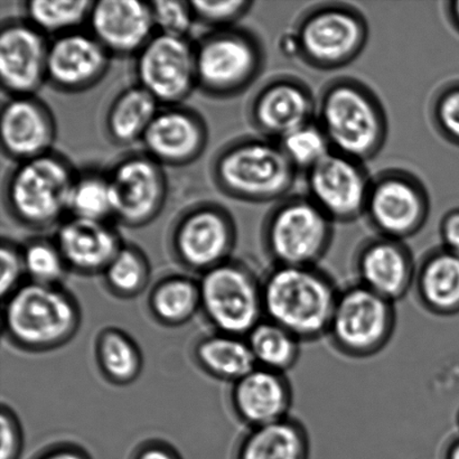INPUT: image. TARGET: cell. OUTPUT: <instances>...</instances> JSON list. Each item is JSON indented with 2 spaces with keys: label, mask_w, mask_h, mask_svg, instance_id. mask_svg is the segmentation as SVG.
<instances>
[{
  "label": "cell",
  "mask_w": 459,
  "mask_h": 459,
  "mask_svg": "<svg viewBox=\"0 0 459 459\" xmlns=\"http://www.w3.org/2000/svg\"><path fill=\"white\" fill-rule=\"evenodd\" d=\"M333 238L334 222L307 195L277 202L261 228V245L273 265H318Z\"/></svg>",
  "instance_id": "8"
},
{
  "label": "cell",
  "mask_w": 459,
  "mask_h": 459,
  "mask_svg": "<svg viewBox=\"0 0 459 459\" xmlns=\"http://www.w3.org/2000/svg\"><path fill=\"white\" fill-rule=\"evenodd\" d=\"M353 270L355 282L395 304L412 290L417 263L404 241L377 234L355 251Z\"/></svg>",
  "instance_id": "19"
},
{
  "label": "cell",
  "mask_w": 459,
  "mask_h": 459,
  "mask_svg": "<svg viewBox=\"0 0 459 459\" xmlns=\"http://www.w3.org/2000/svg\"><path fill=\"white\" fill-rule=\"evenodd\" d=\"M103 276L112 294L130 299L145 290L150 281L151 265L147 256L138 247L123 245L108 265Z\"/></svg>",
  "instance_id": "34"
},
{
  "label": "cell",
  "mask_w": 459,
  "mask_h": 459,
  "mask_svg": "<svg viewBox=\"0 0 459 459\" xmlns=\"http://www.w3.org/2000/svg\"><path fill=\"white\" fill-rule=\"evenodd\" d=\"M0 294L4 300L21 287L22 278L26 274L22 249L4 238L0 247Z\"/></svg>",
  "instance_id": "40"
},
{
  "label": "cell",
  "mask_w": 459,
  "mask_h": 459,
  "mask_svg": "<svg viewBox=\"0 0 459 459\" xmlns=\"http://www.w3.org/2000/svg\"><path fill=\"white\" fill-rule=\"evenodd\" d=\"M0 424H2L0 459H20L22 451V427L15 413L6 404H3Z\"/></svg>",
  "instance_id": "41"
},
{
  "label": "cell",
  "mask_w": 459,
  "mask_h": 459,
  "mask_svg": "<svg viewBox=\"0 0 459 459\" xmlns=\"http://www.w3.org/2000/svg\"><path fill=\"white\" fill-rule=\"evenodd\" d=\"M341 288L319 265H273L263 278L264 318L301 343L327 336Z\"/></svg>",
  "instance_id": "2"
},
{
  "label": "cell",
  "mask_w": 459,
  "mask_h": 459,
  "mask_svg": "<svg viewBox=\"0 0 459 459\" xmlns=\"http://www.w3.org/2000/svg\"><path fill=\"white\" fill-rule=\"evenodd\" d=\"M316 123L333 152L364 164L380 154L388 139V116L380 98L351 76H337L324 85L317 97Z\"/></svg>",
  "instance_id": "1"
},
{
  "label": "cell",
  "mask_w": 459,
  "mask_h": 459,
  "mask_svg": "<svg viewBox=\"0 0 459 459\" xmlns=\"http://www.w3.org/2000/svg\"><path fill=\"white\" fill-rule=\"evenodd\" d=\"M299 170L281 143L264 137H240L214 156L211 177L218 190L245 204H270L290 196Z\"/></svg>",
  "instance_id": "4"
},
{
  "label": "cell",
  "mask_w": 459,
  "mask_h": 459,
  "mask_svg": "<svg viewBox=\"0 0 459 459\" xmlns=\"http://www.w3.org/2000/svg\"><path fill=\"white\" fill-rule=\"evenodd\" d=\"M88 24L111 57L136 56L156 34L151 3L139 0L93 2Z\"/></svg>",
  "instance_id": "22"
},
{
  "label": "cell",
  "mask_w": 459,
  "mask_h": 459,
  "mask_svg": "<svg viewBox=\"0 0 459 459\" xmlns=\"http://www.w3.org/2000/svg\"><path fill=\"white\" fill-rule=\"evenodd\" d=\"M114 219L121 226L138 229L160 217L169 196L165 168L145 152L121 156L107 170Z\"/></svg>",
  "instance_id": "13"
},
{
  "label": "cell",
  "mask_w": 459,
  "mask_h": 459,
  "mask_svg": "<svg viewBox=\"0 0 459 459\" xmlns=\"http://www.w3.org/2000/svg\"><path fill=\"white\" fill-rule=\"evenodd\" d=\"M195 355L210 376L233 384L256 368L247 337L218 332L197 342Z\"/></svg>",
  "instance_id": "28"
},
{
  "label": "cell",
  "mask_w": 459,
  "mask_h": 459,
  "mask_svg": "<svg viewBox=\"0 0 459 459\" xmlns=\"http://www.w3.org/2000/svg\"><path fill=\"white\" fill-rule=\"evenodd\" d=\"M134 459H181L168 445L148 443L139 448Z\"/></svg>",
  "instance_id": "44"
},
{
  "label": "cell",
  "mask_w": 459,
  "mask_h": 459,
  "mask_svg": "<svg viewBox=\"0 0 459 459\" xmlns=\"http://www.w3.org/2000/svg\"><path fill=\"white\" fill-rule=\"evenodd\" d=\"M91 0H30L22 3L25 20L45 36L74 33L88 22Z\"/></svg>",
  "instance_id": "32"
},
{
  "label": "cell",
  "mask_w": 459,
  "mask_h": 459,
  "mask_svg": "<svg viewBox=\"0 0 459 459\" xmlns=\"http://www.w3.org/2000/svg\"><path fill=\"white\" fill-rule=\"evenodd\" d=\"M156 33L187 39L196 24L191 2L186 0H154L150 2Z\"/></svg>",
  "instance_id": "39"
},
{
  "label": "cell",
  "mask_w": 459,
  "mask_h": 459,
  "mask_svg": "<svg viewBox=\"0 0 459 459\" xmlns=\"http://www.w3.org/2000/svg\"><path fill=\"white\" fill-rule=\"evenodd\" d=\"M416 299L436 316L459 314V256L443 247H435L417 264Z\"/></svg>",
  "instance_id": "25"
},
{
  "label": "cell",
  "mask_w": 459,
  "mask_h": 459,
  "mask_svg": "<svg viewBox=\"0 0 459 459\" xmlns=\"http://www.w3.org/2000/svg\"><path fill=\"white\" fill-rule=\"evenodd\" d=\"M297 57L317 71L343 69L361 56L368 42V22L353 4L327 2L301 13L294 31Z\"/></svg>",
  "instance_id": "6"
},
{
  "label": "cell",
  "mask_w": 459,
  "mask_h": 459,
  "mask_svg": "<svg viewBox=\"0 0 459 459\" xmlns=\"http://www.w3.org/2000/svg\"><path fill=\"white\" fill-rule=\"evenodd\" d=\"M457 422H458V427H459V412H458V417H457Z\"/></svg>",
  "instance_id": "47"
},
{
  "label": "cell",
  "mask_w": 459,
  "mask_h": 459,
  "mask_svg": "<svg viewBox=\"0 0 459 459\" xmlns=\"http://www.w3.org/2000/svg\"><path fill=\"white\" fill-rule=\"evenodd\" d=\"M97 359L103 376L115 385L132 384L141 375V350L126 333L117 328L101 332L97 341Z\"/></svg>",
  "instance_id": "31"
},
{
  "label": "cell",
  "mask_w": 459,
  "mask_h": 459,
  "mask_svg": "<svg viewBox=\"0 0 459 459\" xmlns=\"http://www.w3.org/2000/svg\"><path fill=\"white\" fill-rule=\"evenodd\" d=\"M278 143L299 172H308L333 152L326 134L316 120L295 130Z\"/></svg>",
  "instance_id": "36"
},
{
  "label": "cell",
  "mask_w": 459,
  "mask_h": 459,
  "mask_svg": "<svg viewBox=\"0 0 459 459\" xmlns=\"http://www.w3.org/2000/svg\"><path fill=\"white\" fill-rule=\"evenodd\" d=\"M160 105L138 84L121 90L106 111L105 133L115 146L127 147L142 142Z\"/></svg>",
  "instance_id": "27"
},
{
  "label": "cell",
  "mask_w": 459,
  "mask_h": 459,
  "mask_svg": "<svg viewBox=\"0 0 459 459\" xmlns=\"http://www.w3.org/2000/svg\"><path fill=\"white\" fill-rule=\"evenodd\" d=\"M310 437L294 417L249 429L238 442L234 459H309Z\"/></svg>",
  "instance_id": "26"
},
{
  "label": "cell",
  "mask_w": 459,
  "mask_h": 459,
  "mask_svg": "<svg viewBox=\"0 0 459 459\" xmlns=\"http://www.w3.org/2000/svg\"><path fill=\"white\" fill-rule=\"evenodd\" d=\"M75 169L57 152L13 163L4 175L3 204L17 226L42 232L58 227L69 214Z\"/></svg>",
  "instance_id": "3"
},
{
  "label": "cell",
  "mask_w": 459,
  "mask_h": 459,
  "mask_svg": "<svg viewBox=\"0 0 459 459\" xmlns=\"http://www.w3.org/2000/svg\"><path fill=\"white\" fill-rule=\"evenodd\" d=\"M395 325L394 303L353 282L341 288L326 337L344 357L368 359L390 343Z\"/></svg>",
  "instance_id": "10"
},
{
  "label": "cell",
  "mask_w": 459,
  "mask_h": 459,
  "mask_svg": "<svg viewBox=\"0 0 459 459\" xmlns=\"http://www.w3.org/2000/svg\"><path fill=\"white\" fill-rule=\"evenodd\" d=\"M445 12H446L449 24L459 34V0H452L445 4Z\"/></svg>",
  "instance_id": "45"
},
{
  "label": "cell",
  "mask_w": 459,
  "mask_h": 459,
  "mask_svg": "<svg viewBox=\"0 0 459 459\" xmlns=\"http://www.w3.org/2000/svg\"><path fill=\"white\" fill-rule=\"evenodd\" d=\"M371 182L366 164L336 152L306 172L307 196L334 223L363 217Z\"/></svg>",
  "instance_id": "15"
},
{
  "label": "cell",
  "mask_w": 459,
  "mask_h": 459,
  "mask_svg": "<svg viewBox=\"0 0 459 459\" xmlns=\"http://www.w3.org/2000/svg\"><path fill=\"white\" fill-rule=\"evenodd\" d=\"M429 213V193L415 174L390 169L372 178L364 217L377 236L404 241L425 227Z\"/></svg>",
  "instance_id": "12"
},
{
  "label": "cell",
  "mask_w": 459,
  "mask_h": 459,
  "mask_svg": "<svg viewBox=\"0 0 459 459\" xmlns=\"http://www.w3.org/2000/svg\"><path fill=\"white\" fill-rule=\"evenodd\" d=\"M69 215L93 221L114 218L107 172L87 169L76 174L70 195Z\"/></svg>",
  "instance_id": "33"
},
{
  "label": "cell",
  "mask_w": 459,
  "mask_h": 459,
  "mask_svg": "<svg viewBox=\"0 0 459 459\" xmlns=\"http://www.w3.org/2000/svg\"><path fill=\"white\" fill-rule=\"evenodd\" d=\"M254 4L255 3L249 0H230V2L193 0L191 2L195 22L208 27L210 30L238 26V22L251 12Z\"/></svg>",
  "instance_id": "38"
},
{
  "label": "cell",
  "mask_w": 459,
  "mask_h": 459,
  "mask_svg": "<svg viewBox=\"0 0 459 459\" xmlns=\"http://www.w3.org/2000/svg\"><path fill=\"white\" fill-rule=\"evenodd\" d=\"M238 240L236 220L213 201L187 206L169 233L170 254L183 267L204 273L231 259Z\"/></svg>",
  "instance_id": "11"
},
{
  "label": "cell",
  "mask_w": 459,
  "mask_h": 459,
  "mask_svg": "<svg viewBox=\"0 0 459 459\" xmlns=\"http://www.w3.org/2000/svg\"><path fill=\"white\" fill-rule=\"evenodd\" d=\"M67 268L83 274L103 273L124 243L108 221L69 217L54 237Z\"/></svg>",
  "instance_id": "24"
},
{
  "label": "cell",
  "mask_w": 459,
  "mask_h": 459,
  "mask_svg": "<svg viewBox=\"0 0 459 459\" xmlns=\"http://www.w3.org/2000/svg\"><path fill=\"white\" fill-rule=\"evenodd\" d=\"M111 56L91 34L76 30L49 42L48 83L62 93L88 91L109 72Z\"/></svg>",
  "instance_id": "20"
},
{
  "label": "cell",
  "mask_w": 459,
  "mask_h": 459,
  "mask_svg": "<svg viewBox=\"0 0 459 459\" xmlns=\"http://www.w3.org/2000/svg\"><path fill=\"white\" fill-rule=\"evenodd\" d=\"M263 278L232 258L202 273L201 309L215 330L247 337L263 321Z\"/></svg>",
  "instance_id": "9"
},
{
  "label": "cell",
  "mask_w": 459,
  "mask_h": 459,
  "mask_svg": "<svg viewBox=\"0 0 459 459\" xmlns=\"http://www.w3.org/2000/svg\"><path fill=\"white\" fill-rule=\"evenodd\" d=\"M134 72L136 84L160 106L183 105L197 89L195 44L156 33L134 56Z\"/></svg>",
  "instance_id": "14"
},
{
  "label": "cell",
  "mask_w": 459,
  "mask_h": 459,
  "mask_svg": "<svg viewBox=\"0 0 459 459\" xmlns=\"http://www.w3.org/2000/svg\"><path fill=\"white\" fill-rule=\"evenodd\" d=\"M26 276L40 285H60L67 265L56 241L34 238L22 247Z\"/></svg>",
  "instance_id": "35"
},
{
  "label": "cell",
  "mask_w": 459,
  "mask_h": 459,
  "mask_svg": "<svg viewBox=\"0 0 459 459\" xmlns=\"http://www.w3.org/2000/svg\"><path fill=\"white\" fill-rule=\"evenodd\" d=\"M439 236L444 249L459 256V208L448 211L439 224Z\"/></svg>",
  "instance_id": "42"
},
{
  "label": "cell",
  "mask_w": 459,
  "mask_h": 459,
  "mask_svg": "<svg viewBox=\"0 0 459 459\" xmlns=\"http://www.w3.org/2000/svg\"><path fill=\"white\" fill-rule=\"evenodd\" d=\"M445 459H459V437L449 443L445 453Z\"/></svg>",
  "instance_id": "46"
},
{
  "label": "cell",
  "mask_w": 459,
  "mask_h": 459,
  "mask_svg": "<svg viewBox=\"0 0 459 459\" xmlns=\"http://www.w3.org/2000/svg\"><path fill=\"white\" fill-rule=\"evenodd\" d=\"M4 301V330L17 348L34 352L57 349L79 330V305L60 285L30 282Z\"/></svg>",
  "instance_id": "5"
},
{
  "label": "cell",
  "mask_w": 459,
  "mask_h": 459,
  "mask_svg": "<svg viewBox=\"0 0 459 459\" xmlns=\"http://www.w3.org/2000/svg\"><path fill=\"white\" fill-rule=\"evenodd\" d=\"M142 143L143 152L164 168H184L204 154L209 143L208 124L191 107L160 106Z\"/></svg>",
  "instance_id": "18"
},
{
  "label": "cell",
  "mask_w": 459,
  "mask_h": 459,
  "mask_svg": "<svg viewBox=\"0 0 459 459\" xmlns=\"http://www.w3.org/2000/svg\"><path fill=\"white\" fill-rule=\"evenodd\" d=\"M148 308L163 325H182L201 308L200 283L181 274L160 279L148 297Z\"/></svg>",
  "instance_id": "29"
},
{
  "label": "cell",
  "mask_w": 459,
  "mask_h": 459,
  "mask_svg": "<svg viewBox=\"0 0 459 459\" xmlns=\"http://www.w3.org/2000/svg\"><path fill=\"white\" fill-rule=\"evenodd\" d=\"M256 367L287 373L299 362L301 342L278 324L264 318L247 336Z\"/></svg>",
  "instance_id": "30"
},
{
  "label": "cell",
  "mask_w": 459,
  "mask_h": 459,
  "mask_svg": "<svg viewBox=\"0 0 459 459\" xmlns=\"http://www.w3.org/2000/svg\"><path fill=\"white\" fill-rule=\"evenodd\" d=\"M57 126L56 117L36 96L8 97L0 111V139L3 154L18 161L52 152Z\"/></svg>",
  "instance_id": "21"
},
{
  "label": "cell",
  "mask_w": 459,
  "mask_h": 459,
  "mask_svg": "<svg viewBox=\"0 0 459 459\" xmlns=\"http://www.w3.org/2000/svg\"><path fill=\"white\" fill-rule=\"evenodd\" d=\"M231 402L238 420L255 429L290 417L294 391L286 373L256 367L234 382Z\"/></svg>",
  "instance_id": "23"
},
{
  "label": "cell",
  "mask_w": 459,
  "mask_h": 459,
  "mask_svg": "<svg viewBox=\"0 0 459 459\" xmlns=\"http://www.w3.org/2000/svg\"><path fill=\"white\" fill-rule=\"evenodd\" d=\"M317 97L294 75L273 76L256 90L247 105V119L261 137L282 138L316 120Z\"/></svg>",
  "instance_id": "16"
},
{
  "label": "cell",
  "mask_w": 459,
  "mask_h": 459,
  "mask_svg": "<svg viewBox=\"0 0 459 459\" xmlns=\"http://www.w3.org/2000/svg\"><path fill=\"white\" fill-rule=\"evenodd\" d=\"M429 116L439 136L459 147V80L445 83L435 92Z\"/></svg>",
  "instance_id": "37"
},
{
  "label": "cell",
  "mask_w": 459,
  "mask_h": 459,
  "mask_svg": "<svg viewBox=\"0 0 459 459\" xmlns=\"http://www.w3.org/2000/svg\"><path fill=\"white\" fill-rule=\"evenodd\" d=\"M195 48L197 89L213 99L245 93L263 74L267 61L259 35L240 26L209 30Z\"/></svg>",
  "instance_id": "7"
},
{
  "label": "cell",
  "mask_w": 459,
  "mask_h": 459,
  "mask_svg": "<svg viewBox=\"0 0 459 459\" xmlns=\"http://www.w3.org/2000/svg\"><path fill=\"white\" fill-rule=\"evenodd\" d=\"M49 42L24 20L4 21L0 29V83L8 97L35 96L48 83Z\"/></svg>",
  "instance_id": "17"
},
{
  "label": "cell",
  "mask_w": 459,
  "mask_h": 459,
  "mask_svg": "<svg viewBox=\"0 0 459 459\" xmlns=\"http://www.w3.org/2000/svg\"><path fill=\"white\" fill-rule=\"evenodd\" d=\"M34 459H91L82 448L74 446L72 444L56 445L51 448L45 449Z\"/></svg>",
  "instance_id": "43"
}]
</instances>
